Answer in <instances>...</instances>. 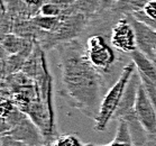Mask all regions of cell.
Returning <instances> with one entry per match:
<instances>
[{
    "label": "cell",
    "instance_id": "cell-20",
    "mask_svg": "<svg viewBox=\"0 0 156 146\" xmlns=\"http://www.w3.org/2000/svg\"><path fill=\"white\" fill-rule=\"evenodd\" d=\"M39 14L44 15V16H51V17H58L62 14V9L53 0H48L46 2H44Z\"/></svg>",
    "mask_w": 156,
    "mask_h": 146
},
{
    "label": "cell",
    "instance_id": "cell-22",
    "mask_svg": "<svg viewBox=\"0 0 156 146\" xmlns=\"http://www.w3.org/2000/svg\"><path fill=\"white\" fill-rule=\"evenodd\" d=\"M1 146H28L25 143L11 137L10 135H1Z\"/></svg>",
    "mask_w": 156,
    "mask_h": 146
},
{
    "label": "cell",
    "instance_id": "cell-11",
    "mask_svg": "<svg viewBox=\"0 0 156 146\" xmlns=\"http://www.w3.org/2000/svg\"><path fill=\"white\" fill-rule=\"evenodd\" d=\"M142 84V80L139 77L138 72H136L131 75L130 80L128 82L126 90H125L124 97L121 99V102L118 107L116 114H115V119H120L125 114H127L128 111L135 109V103L137 99V93H138L139 86Z\"/></svg>",
    "mask_w": 156,
    "mask_h": 146
},
{
    "label": "cell",
    "instance_id": "cell-23",
    "mask_svg": "<svg viewBox=\"0 0 156 146\" xmlns=\"http://www.w3.org/2000/svg\"><path fill=\"white\" fill-rule=\"evenodd\" d=\"M116 0H101V5H100V14H102L105 11L110 10L112 5Z\"/></svg>",
    "mask_w": 156,
    "mask_h": 146
},
{
    "label": "cell",
    "instance_id": "cell-24",
    "mask_svg": "<svg viewBox=\"0 0 156 146\" xmlns=\"http://www.w3.org/2000/svg\"><path fill=\"white\" fill-rule=\"evenodd\" d=\"M144 146H156V138H155V137H152V138H149V141L146 143Z\"/></svg>",
    "mask_w": 156,
    "mask_h": 146
},
{
    "label": "cell",
    "instance_id": "cell-7",
    "mask_svg": "<svg viewBox=\"0 0 156 146\" xmlns=\"http://www.w3.org/2000/svg\"><path fill=\"white\" fill-rule=\"evenodd\" d=\"M127 17L135 29L137 48L155 63L156 29L146 25L145 23L136 19L133 16H127Z\"/></svg>",
    "mask_w": 156,
    "mask_h": 146
},
{
    "label": "cell",
    "instance_id": "cell-25",
    "mask_svg": "<svg viewBox=\"0 0 156 146\" xmlns=\"http://www.w3.org/2000/svg\"><path fill=\"white\" fill-rule=\"evenodd\" d=\"M154 106H155V108H156V102H155V103H154Z\"/></svg>",
    "mask_w": 156,
    "mask_h": 146
},
{
    "label": "cell",
    "instance_id": "cell-15",
    "mask_svg": "<svg viewBox=\"0 0 156 146\" xmlns=\"http://www.w3.org/2000/svg\"><path fill=\"white\" fill-rule=\"evenodd\" d=\"M148 0H116L110 11L112 14L124 17L131 16L139 10H143Z\"/></svg>",
    "mask_w": 156,
    "mask_h": 146
},
{
    "label": "cell",
    "instance_id": "cell-12",
    "mask_svg": "<svg viewBox=\"0 0 156 146\" xmlns=\"http://www.w3.org/2000/svg\"><path fill=\"white\" fill-rule=\"evenodd\" d=\"M131 61L135 63L136 70L138 72L143 82H151L156 84V64L144 53L137 50L133 51L130 54Z\"/></svg>",
    "mask_w": 156,
    "mask_h": 146
},
{
    "label": "cell",
    "instance_id": "cell-3",
    "mask_svg": "<svg viewBox=\"0 0 156 146\" xmlns=\"http://www.w3.org/2000/svg\"><path fill=\"white\" fill-rule=\"evenodd\" d=\"M90 18L84 15H72L62 20L60 27L55 32H44L41 38L36 42H38L45 51H50L52 48H55L61 43L76 39L88 26Z\"/></svg>",
    "mask_w": 156,
    "mask_h": 146
},
{
    "label": "cell",
    "instance_id": "cell-9",
    "mask_svg": "<svg viewBox=\"0 0 156 146\" xmlns=\"http://www.w3.org/2000/svg\"><path fill=\"white\" fill-rule=\"evenodd\" d=\"M45 52L46 51L43 48L42 45L38 42H35L34 50L26 60L25 65L23 68V72L28 75L29 78H32L34 81L43 77L48 71Z\"/></svg>",
    "mask_w": 156,
    "mask_h": 146
},
{
    "label": "cell",
    "instance_id": "cell-17",
    "mask_svg": "<svg viewBox=\"0 0 156 146\" xmlns=\"http://www.w3.org/2000/svg\"><path fill=\"white\" fill-rule=\"evenodd\" d=\"M32 20L39 29L53 33L60 27L61 23H62V18L60 16L58 17H51V16H44V15L38 14L36 15L35 17H33Z\"/></svg>",
    "mask_w": 156,
    "mask_h": 146
},
{
    "label": "cell",
    "instance_id": "cell-2",
    "mask_svg": "<svg viewBox=\"0 0 156 146\" xmlns=\"http://www.w3.org/2000/svg\"><path fill=\"white\" fill-rule=\"evenodd\" d=\"M135 72L136 65L131 61L130 63L125 65L120 75L118 77V79L114 83V86L110 88L109 91L106 92L102 101L100 103L99 112L94 119V129L97 132H103L107 128L108 123L115 117V114H116L121 102V99L124 97L126 87L130 80L131 75Z\"/></svg>",
    "mask_w": 156,
    "mask_h": 146
},
{
    "label": "cell",
    "instance_id": "cell-4",
    "mask_svg": "<svg viewBox=\"0 0 156 146\" xmlns=\"http://www.w3.org/2000/svg\"><path fill=\"white\" fill-rule=\"evenodd\" d=\"M87 53L94 68L108 74L117 61V54L100 34H94L87 39Z\"/></svg>",
    "mask_w": 156,
    "mask_h": 146
},
{
    "label": "cell",
    "instance_id": "cell-21",
    "mask_svg": "<svg viewBox=\"0 0 156 146\" xmlns=\"http://www.w3.org/2000/svg\"><path fill=\"white\" fill-rule=\"evenodd\" d=\"M25 4L27 5V7L29 9V12H30V16L35 17L36 15L39 14L41 11V8L44 5V2H46L47 0H24Z\"/></svg>",
    "mask_w": 156,
    "mask_h": 146
},
{
    "label": "cell",
    "instance_id": "cell-1",
    "mask_svg": "<svg viewBox=\"0 0 156 146\" xmlns=\"http://www.w3.org/2000/svg\"><path fill=\"white\" fill-rule=\"evenodd\" d=\"M55 50L62 74L60 94L71 107L94 120L106 94L105 73L93 66L87 47L78 38L61 43Z\"/></svg>",
    "mask_w": 156,
    "mask_h": 146
},
{
    "label": "cell",
    "instance_id": "cell-13",
    "mask_svg": "<svg viewBox=\"0 0 156 146\" xmlns=\"http://www.w3.org/2000/svg\"><path fill=\"white\" fill-rule=\"evenodd\" d=\"M120 119L125 120L128 124L134 146H144L149 141V138H152L148 135V133L145 130V128L143 127V125L140 123V120L138 119V116L136 114L135 109L128 111L127 114H125Z\"/></svg>",
    "mask_w": 156,
    "mask_h": 146
},
{
    "label": "cell",
    "instance_id": "cell-14",
    "mask_svg": "<svg viewBox=\"0 0 156 146\" xmlns=\"http://www.w3.org/2000/svg\"><path fill=\"white\" fill-rule=\"evenodd\" d=\"M34 38H26L19 35H16L14 33L7 34L4 37H1V50L4 51L7 55L19 53L28 45Z\"/></svg>",
    "mask_w": 156,
    "mask_h": 146
},
{
    "label": "cell",
    "instance_id": "cell-8",
    "mask_svg": "<svg viewBox=\"0 0 156 146\" xmlns=\"http://www.w3.org/2000/svg\"><path fill=\"white\" fill-rule=\"evenodd\" d=\"M2 135H10L11 137L25 143L28 146H38L42 144H46L41 129L34 124V121L28 116L25 119H23L17 126H15L14 128Z\"/></svg>",
    "mask_w": 156,
    "mask_h": 146
},
{
    "label": "cell",
    "instance_id": "cell-6",
    "mask_svg": "<svg viewBox=\"0 0 156 146\" xmlns=\"http://www.w3.org/2000/svg\"><path fill=\"white\" fill-rule=\"evenodd\" d=\"M135 110L143 127L151 137L156 138V108L143 84L139 86Z\"/></svg>",
    "mask_w": 156,
    "mask_h": 146
},
{
    "label": "cell",
    "instance_id": "cell-5",
    "mask_svg": "<svg viewBox=\"0 0 156 146\" xmlns=\"http://www.w3.org/2000/svg\"><path fill=\"white\" fill-rule=\"evenodd\" d=\"M111 44L122 53L130 54L137 50L135 29L128 17L118 19L111 28Z\"/></svg>",
    "mask_w": 156,
    "mask_h": 146
},
{
    "label": "cell",
    "instance_id": "cell-18",
    "mask_svg": "<svg viewBox=\"0 0 156 146\" xmlns=\"http://www.w3.org/2000/svg\"><path fill=\"white\" fill-rule=\"evenodd\" d=\"M27 117V115L25 112L19 109L18 107H16L14 110L9 112L6 117L1 118V135L6 134L7 132H9L10 129H12L15 126H17L23 119H25Z\"/></svg>",
    "mask_w": 156,
    "mask_h": 146
},
{
    "label": "cell",
    "instance_id": "cell-10",
    "mask_svg": "<svg viewBox=\"0 0 156 146\" xmlns=\"http://www.w3.org/2000/svg\"><path fill=\"white\" fill-rule=\"evenodd\" d=\"M36 41H32L24 50L16 54L7 55L2 51V60H1V79H5L7 75L14 74L23 71L26 60L32 54Z\"/></svg>",
    "mask_w": 156,
    "mask_h": 146
},
{
    "label": "cell",
    "instance_id": "cell-16",
    "mask_svg": "<svg viewBox=\"0 0 156 146\" xmlns=\"http://www.w3.org/2000/svg\"><path fill=\"white\" fill-rule=\"evenodd\" d=\"M89 146H134L133 138H131V134L128 127V124L122 119H119V124H118L117 130H116V136L115 138L107 145H97L89 143Z\"/></svg>",
    "mask_w": 156,
    "mask_h": 146
},
{
    "label": "cell",
    "instance_id": "cell-19",
    "mask_svg": "<svg viewBox=\"0 0 156 146\" xmlns=\"http://www.w3.org/2000/svg\"><path fill=\"white\" fill-rule=\"evenodd\" d=\"M51 146H89L88 144H83L81 139L78 136L73 134H68V135H61L56 139H54L51 143Z\"/></svg>",
    "mask_w": 156,
    "mask_h": 146
}]
</instances>
